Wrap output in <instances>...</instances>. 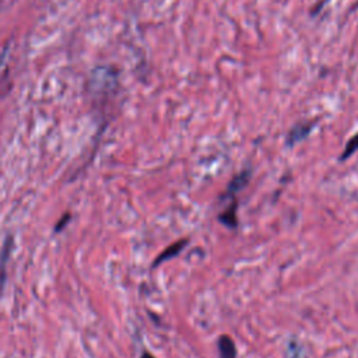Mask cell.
Segmentation results:
<instances>
[{"instance_id":"277c9868","label":"cell","mask_w":358,"mask_h":358,"mask_svg":"<svg viewBox=\"0 0 358 358\" xmlns=\"http://www.w3.org/2000/svg\"><path fill=\"white\" fill-rule=\"evenodd\" d=\"M236 210H238V200H232V203L218 215V221L228 228H236L238 227Z\"/></svg>"},{"instance_id":"8992f818","label":"cell","mask_w":358,"mask_h":358,"mask_svg":"<svg viewBox=\"0 0 358 358\" xmlns=\"http://www.w3.org/2000/svg\"><path fill=\"white\" fill-rule=\"evenodd\" d=\"M355 151H358V133L355 136H352L348 143L344 147V151L340 155V161H345L348 157H351Z\"/></svg>"},{"instance_id":"5b68a950","label":"cell","mask_w":358,"mask_h":358,"mask_svg":"<svg viewBox=\"0 0 358 358\" xmlns=\"http://www.w3.org/2000/svg\"><path fill=\"white\" fill-rule=\"evenodd\" d=\"M217 345L220 350V358H236V347L229 336H221Z\"/></svg>"},{"instance_id":"52a82bcc","label":"cell","mask_w":358,"mask_h":358,"mask_svg":"<svg viewBox=\"0 0 358 358\" xmlns=\"http://www.w3.org/2000/svg\"><path fill=\"white\" fill-rule=\"evenodd\" d=\"M67 221H69V215H64V217H63V220L56 225V231H60V228H62Z\"/></svg>"},{"instance_id":"7a4b0ae2","label":"cell","mask_w":358,"mask_h":358,"mask_svg":"<svg viewBox=\"0 0 358 358\" xmlns=\"http://www.w3.org/2000/svg\"><path fill=\"white\" fill-rule=\"evenodd\" d=\"M187 239H179L178 242H173V243H171L168 248H165L157 257H155V260H154V264H152V267H158L159 264H162L164 262H166V260H171V259H173V257H176L185 248H186V245H187Z\"/></svg>"},{"instance_id":"6da1fadb","label":"cell","mask_w":358,"mask_h":358,"mask_svg":"<svg viewBox=\"0 0 358 358\" xmlns=\"http://www.w3.org/2000/svg\"><path fill=\"white\" fill-rule=\"evenodd\" d=\"M250 180V171L245 169L242 172H239L238 175H235L231 182L227 186V190L222 193V199H231L235 197L236 193H239L241 190H243L246 187V185Z\"/></svg>"},{"instance_id":"ba28073f","label":"cell","mask_w":358,"mask_h":358,"mask_svg":"<svg viewBox=\"0 0 358 358\" xmlns=\"http://www.w3.org/2000/svg\"><path fill=\"white\" fill-rule=\"evenodd\" d=\"M140 358H155V357H154L152 354H150V352H147V351H145V352H143V354H141V357H140Z\"/></svg>"},{"instance_id":"3957f363","label":"cell","mask_w":358,"mask_h":358,"mask_svg":"<svg viewBox=\"0 0 358 358\" xmlns=\"http://www.w3.org/2000/svg\"><path fill=\"white\" fill-rule=\"evenodd\" d=\"M313 127V123H299V124H295L287 134V145L288 147H292L294 144L302 141L303 138L308 137V134L310 133Z\"/></svg>"}]
</instances>
